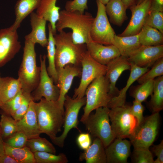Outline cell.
Wrapping results in <instances>:
<instances>
[{
    "label": "cell",
    "mask_w": 163,
    "mask_h": 163,
    "mask_svg": "<svg viewBox=\"0 0 163 163\" xmlns=\"http://www.w3.org/2000/svg\"><path fill=\"white\" fill-rule=\"evenodd\" d=\"M94 18L90 13L82 14L78 11H69L64 9L59 11L56 27L60 32L64 29H71L73 42L75 44H87L92 41L90 30Z\"/></svg>",
    "instance_id": "cell-1"
},
{
    "label": "cell",
    "mask_w": 163,
    "mask_h": 163,
    "mask_svg": "<svg viewBox=\"0 0 163 163\" xmlns=\"http://www.w3.org/2000/svg\"><path fill=\"white\" fill-rule=\"evenodd\" d=\"M34 108L41 133L53 139L62 130L64 110L57 101H48L44 98L38 103L35 102Z\"/></svg>",
    "instance_id": "cell-2"
},
{
    "label": "cell",
    "mask_w": 163,
    "mask_h": 163,
    "mask_svg": "<svg viewBox=\"0 0 163 163\" xmlns=\"http://www.w3.org/2000/svg\"><path fill=\"white\" fill-rule=\"evenodd\" d=\"M54 36L56 69L69 64L81 67L82 60L87 51L86 44L74 43L72 32H67L63 30Z\"/></svg>",
    "instance_id": "cell-3"
},
{
    "label": "cell",
    "mask_w": 163,
    "mask_h": 163,
    "mask_svg": "<svg viewBox=\"0 0 163 163\" xmlns=\"http://www.w3.org/2000/svg\"><path fill=\"white\" fill-rule=\"evenodd\" d=\"M35 44L25 40L22 61L18 71V78L23 92L31 93L39 83L40 67L37 66Z\"/></svg>",
    "instance_id": "cell-4"
},
{
    "label": "cell",
    "mask_w": 163,
    "mask_h": 163,
    "mask_svg": "<svg viewBox=\"0 0 163 163\" xmlns=\"http://www.w3.org/2000/svg\"><path fill=\"white\" fill-rule=\"evenodd\" d=\"M109 82L105 75L94 80L87 88L85 95L86 102L80 121L83 123L94 110L107 107L112 97L109 94Z\"/></svg>",
    "instance_id": "cell-5"
},
{
    "label": "cell",
    "mask_w": 163,
    "mask_h": 163,
    "mask_svg": "<svg viewBox=\"0 0 163 163\" xmlns=\"http://www.w3.org/2000/svg\"><path fill=\"white\" fill-rule=\"evenodd\" d=\"M109 110L107 107L98 108L82 123L91 136L99 139L105 148L115 138L110 124Z\"/></svg>",
    "instance_id": "cell-6"
},
{
    "label": "cell",
    "mask_w": 163,
    "mask_h": 163,
    "mask_svg": "<svg viewBox=\"0 0 163 163\" xmlns=\"http://www.w3.org/2000/svg\"><path fill=\"white\" fill-rule=\"evenodd\" d=\"M109 115L115 138L129 139L137 126V120L131 112L130 106L125 104L110 108Z\"/></svg>",
    "instance_id": "cell-7"
},
{
    "label": "cell",
    "mask_w": 163,
    "mask_h": 163,
    "mask_svg": "<svg viewBox=\"0 0 163 163\" xmlns=\"http://www.w3.org/2000/svg\"><path fill=\"white\" fill-rule=\"evenodd\" d=\"M85 97L73 98L67 94L64 103V110L63 131L59 136L51 139L53 143L60 148L63 147L65 141L68 134L72 129H76L80 132L78 126V117L81 108L86 104Z\"/></svg>",
    "instance_id": "cell-8"
},
{
    "label": "cell",
    "mask_w": 163,
    "mask_h": 163,
    "mask_svg": "<svg viewBox=\"0 0 163 163\" xmlns=\"http://www.w3.org/2000/svg\"><path fill=\"white\" fill-rule=\"evenodd\" d=\"M159 124V112L153 113L144 117L129 139L133 148H149L157 136Z\"/></svg>",
    "instance_id": "cell-9"
},
{
    "label": "cell",
    "mask_w": 163,
    "mask_h": 163,
    "mask_svg": "<svg viewBox=\"0 0 163 163\" xmlns=\"http://www.w3.org/2000/svg\"><path fill=\"white\" fill-rule=\"evenodd\" d=\"M97 11L91 27L90 35L92 41L105 45H113L116 34L106 14L105 5L96 0Z\"/></svg>",
    "instance_id": "cell-10"
},
{
    "label": "cell",
    "mask_w": 163,
    "mask_h": 163,
    "mask_svg": "<svg viewBox=\"0 0 163 163\" xmlns=\"http://www.w3.org/2000/svg\"><path fill=\"white\" fill-rule=\"evenodd\" d=\"M81 65L80 82L78 87L74 90L73 98L84 97L89 85L96 78L105 75L107 69V66L101 64L94 60L87 51L82 59Z\"/></svg>",
    "instance_id": "cell-11"
},
{
    "label": "cell",
    "mask_w": 163,
    "mask_h": 163,
    "mask_svg": "<svg viewBox=\"0 0 163 163\" xmlns=\"http://www.w3.org/2000/svg\"><path fill=\"white\" fill-rule=\"evenodd\" d=\"M46 55H40V78L37 86L31 93L32 100L39 101L42 98L48 101H57L59 95V89L49 75L46 66Z\"/></svg>",
    "instance_id": "cell-12"
},
{
    "label": "cell",
    "mask_w": 163,
    "mask_h": 163,
    "mask_svg": "<svg viewBox=\"0 0 163 163\" xmlns=\"http://www.w3.org/2000/svg\"><path fill=\"white\" fill-rule=\"evenodd\" d=\"M17 30L11 27L0 30V67L12 59L21 47Z\"/></svg>",
    "instance_id": "cell-13"
},
{
    "label": "cell",
    "mask_w": 163,
    "mask_h": 163,
    "mask_svg": "<svg viewBox=\"0 0 163 163\" xmlns=\"http://www.w3.org/2000/svg\"><path fill=\"white\" fill-rule=\"evenodd\" d=\"M163 57V45H141L127 58L128 61L140 67H151Z\"/></svg>",
    "instance_id": "cell-14"
},
{
    "label": "cell",
    "mask_w": 163,
    "mask_h": 163,
    "mask_svg": "<svg viewBox=\"0 0 163 163\" xmlns=\"http://www.w3.org/2000/svg\"><path fill=\"white\" fill-rule=\"evenodd\" d=\"M152 0H144L139 4L129 8L131 17L127 26L121 34L118 35L126 36L139 34L144 26L146 15L150 10Z\"/></svg>",
    "instance_id": "cell-15"
},
{
    "label": "cell",
    "mask_w": 163,
    "mask_h": 163,
    "mask_svg": "<svg viewBox=\"0 0 163 163\" xmlns=\"http://www.w3.org/2000/svg\"><path fill=\"white\" fill-rule=\"evenodd\" d=\"M58 79L56 85L59 89V95L57 101L61 109L64 110V103L66 95L70 88L75 77H80L81 67L69 64L56 69Z\"/></svg>",
    "instance_id": "cell-16"
},
{
    "label": "cell",
    "mask_w": 163,
    "mask_h": 163,
    "mask_svg": "<svg viewBox=\"0 0 163 163\" xmlns=\"http://www.w3.org/2000/svg\"><path fill=\"white\" fill-rule=\"evenodd\" d=\"M107 66V69L105 76L109 82V94L112 98L117 96L120 91L116 86L118 79L124 71L130 70L131 64L127 58L120 56Z\"/></svg>",
    "instance_id": "cell-17"
},
{
    "label": "cell",
    "mask_w": 163,
    "mask_h": 163,
    "mask_svg": "<svg viewBox=\"0 0 163 163\" xmlns=\"http://www.w3.org/2000/svg\"><path fill=\"white\" fill-rule=\"evenodd\" d=\"M130 140L115 138L105 148L107 163H126L131 155Z\"/></svg>",
    "instance_id": "cell-18"
},
{
    "label": "cell",
    "mask_w": 163,
    "mask_h": 163,
    "mask_svg": "<svg viewBox=\"0 0 163 163\" xmlns=\"http://www.w3.org/2000/svg\"><path fill=\"white\" fill-rule=\"evenodd\" d=\"M87 51L91 56L99 63L107 66L121 56L114 45H105L91 41L86 44Z\"/></svg>",
    "instance_id": "cell-19"
},
{
    "label": "cell",
    "mask_w": 163,
    "mask_h": 163,
    "mask_svg": "<svg viewBox=\"0 0 163 163\" xmlns=\"http://www.w3.org/2000/svg\"><path fill=\"white\" fill-rule=\"evenodd\" d=\"M35 102L32 100L29 109L21 119L16 121L18 131L24 134L28 139L37 138L41 134L35 110Z\"/></svg>",
    "instance_id": "cell-20"
},
{
    "label": "cell",
    "mask_w": 163,
    "mask_h": 163,
    "mask_svg": "<svg viewBox=\"0 0 163 163\" xmlns=\"http://www.w3.org/2000/svg\"><path fill=\"white\" fill-rule=\"evenodd\" d=\"M30 18L32 30L25 36V40H30L35 44L38 43L43 47H46L48 42L46 34L47 21L34 12L30 14Z\"/></svg>",
    "instance_id": "cell-21"
},
{
    "label": "cell",
    "mask_w": 163,
    "mask_h": 163,
    "mask_svg": "<svg viewBox=\"0 0 163 163\" xmlns=\"http://www.w3.org/2000/svg\"><path fill=\"white\" fill-rule=\"evenodd\" d=\"M130 63V72L126 85L119 91L117 96L112 98L107 106V107L109 108L125 105L126 93L128 89L135 81L149 70V68L147 67H140Z\"/></svg>",
    "instance_id": "cell-22"
},
{
    "label": "cell",
    "mask_w": 163,
    "mask_h": 163,
    "mask_svg": "<svg viewBox=\"0 0 163 163\" xmlns=\"http://www.w3.org/2000/svg\"><path fill=\"white\" fill-rule=\"evenodd\" d=\"M79 160L86 163H107L105 147L102 141L95 138L88 148L80 153Z\"/></svg>",
    "instance_id": "cell-23"
},
{
    "label": "cell",
    "mask_w": 163,
    "mask_h": 163,
    "mask_svg": "<svg viewBox=\"0 0 163 163\" xmlns=\"http://www.w3.org/2000/svg\"><path fill=\"white\" fill-rule=\"evenodd\" d=\"M57 0H41L36 9V13L50 24L53 35L56 33V24L58 21L60 8L56 5Z\"/></svg>",
    "instance_id": "cell-24"
},
{
    "label": "cell",
    "mask_w": 163,
    "mask_h": 163,
    "mask_svg": "<svg viewBox=\"0 0 163 163\" xmlns=\"http://www.w3.org/2000/svg\"><path fill=\"white\" fill-rule=\"evenodd\" d=\"M41 0H18L14 6L15 20L11 26L17 30L24 19L39 7Z\"/></svg>",
    "instance_id": "cell-25"
},
{
    "label": "cell",
    "mask_w": 163,
    "mask_h": 163,
    "mask_svg": "<svg viewBox=\"0 0 163 163\" xmlns=\"http://www.w3.org/2000/svg\"><path fill=\"white\" fill-rule=\"evenodd\" d=\"M22 91L21 84L17 78L10 77L0 78V102L2 105L15 97Z\"/></svg>",
    "instance_id": "cell-26"
},
{
    "label": "cell",
    "mask_w": 163,
    "mask_h": 163,
    "mask_svg": "<svg viewBox=\"0 0 163 163\" xmlns=\"http://www.w3.org/2000/svg\"><path fill=\"white\" fill-rule=\"evenodd\" d=\"M106 14L113 24L121 26L128 19L127 9L122 0H110L105 5Z\"/></svg>",
    "instance_id": "cell-27"
},
{
    "label": "cell",
    "mask_w": 163,
    "mask_h": 163,
    "mask_svg": "<svg viewBox=\"0 0 163 163\" xmlns=\"http://www.w3.org/2000/svg\"><path fill=\"white\" fill-rule=\"evenodd\" d=\"M113 45L118 48L121 56L126 58L142 45L139 41V33L126 36H120L115 34Z\"/></svg>",
    "instance_id": "cell-28"
},
{
    "label": "cell",
    "mask_w": 163,
    "mask_h": 163,
    "mask_svg": "<svg viewBox=\"0 0 163 163\" xmlns=\"http://www.w3.org/2000/svg\"><path fill=\"white\" fill-rule=\"evenodd\" d=\"M48 43L46 46L47 55H46L48 62V66L47 68L48 73L53 79L55 84L56 85L57 79V73L56 67L55 57L56 46L54 35L51 26L48 24Z\"/></svg>",
    "instance_id": "cell-29"
},
{
    "label": "cell",
    "mask_w": 163,
    "mask_h": 163,
    "mask_svg": "<svg viewBox=\"0 0 163 163\" xmlns=\"http://www.w3.org/2000/svg\"><path fill=\"white\" fill-rule=\"evenodd\" d=\"M139 39L142 45L157 46L163 45V34L158 30L144 25L139 33Z\"/></svg>",
    "instance_id": "cell-30"
},
{
    "label": "cell",
    "mask_w": 163,
    "mask_h": 163,
    "mask_svg": "<svg viewBox=\"0 0 163 163\" xmlns=\"http://www.w3.org/2000/svg\"><path fill=\"white\" fill-rule=\"evenodd\" d=\"M4 149L5 154L14 158L18 163H36L34 153L26 146L14 148L5 142Z\"/></svg>",
    "instance_id": "cell-31"
},
{
    "label": "cell",
    "mask_w": 163,
    "mask_h": 163,
    "mask_svg": "<svg viewBox=\"0 0 163 163\" xmlns=\"http://www.w3.org/2000/svg\"><path fill=\"white\" fill-rule=\"evenodd\" d=\"M149 105L152 113L159 112L163 109V76L154 79V85Z\"/></svg>",
    "instance_id": "cell-32"
},
{
    "label": "cell",
    "mask_w": 163,
    "mask_h": 163,
    "mask_svg": "<svg viewBox=\"0 0 163 163\" xmlns=\"http://www.w3.org/2000/svg\"><path fill=\"white\" fill-rule=\"evenodd\" d=\"M26 146L33 153L37 152H47L56 154V149L52 143L44 138L40 136L28 139Z\"/></svg>",
    "instance_id": "cell-33"
},
{
    "label": "cell",
    "mask_w": 163,
    "mask_h": 163,
    "mask_svg": "<svg viewBox=\"0 0 163 163\" xmlns=\"http://www.w3.org/2000/svg\"><path fill=\"white\" fill-rule=\"evenodd\" d=\"M0 126L3 140H6L18 132L16 121L12 117L3 113L1 116Z\"/></svg>",
    "instance_id": "cell-34"
},
{
    "label": "cell",
    "mask_w": 163,
    "mask_h": 163,
    "mask_svg": "<svg viewBox=\"0 0 163 163\" xmlns=\"http://www.w3.org/2000/svg\"><path fill=\"white\" fill-rule=\"evenodd\" d=\"M154 79L148 80L136 87L131 94L134 100L142 103L152 94Z\"/></svg>",
    "instance_id": "cell-35"
},
{
    "label": "cell",
    "mask_w": 163,
    "mask_h": 163,
    "mask_svg": "<svg viewBox=\"0 0 163 163\" xmlns=\"http://www.w3.org/2000/svg\"><path fill=\"white\" fill-rule=\"evenodd\" d=\"M36 163H67L68 158L64 153L58 155L51 153L42 152L34 153Z\"/></svg>",
    "instance_id": "cell-36"
},
{
    "label": "cell",
    "mask_w": 163,
    "mask_h": 163,
    "mask_svg": "<svg viewBox=\"0 0 163 163\" xmlns=\"http://www.w3.org/2000/svg\"><path fill=\"white\" fill-rule=\"evenodd\" d=\"M144 25L157 29L163 34V12L149 10L145 18Z\"/></svg>",
    "instance_id": "cell-37"
},
{
    "label": "cell",
    "mask_w": 163,
    "mask_h": 163,
    "mask_svg": "<svg viewBox=\"0 0 163 163\" xmlns=\"http://www.w3.org/2000/svg\"><path fill=\"white\" fill-rule=\"evenodd\" d=\"M149 148H134L131 161L134 163H154V160Z\"/></svg>",
    "instance_id": "cell-38"
},
{
    "label": "cell",
    "mask_w": 163,
    "mask_h": 163,
    "mask_svg": "<svg viewBox=\"0 0 163 163\" xmlns=\"http://www.w3.org/2000/svg\"><path fill=\"white\" fill-rule=\"evenodd\" d=\"M163 75V57L158 60L153 65L151 69L143 74L137 80L140 84L148 80L153 79Z\"/></svg>",
    "instance_id": "cell-39"
},
{
    "label": "cell",
    "mask_w": 163,
    "mask_h": 163,
    "mask_svg": "<svg viewBox=\"0 0 163 163\" xmlns=\"http://www.w3.org/2000/svg\"><path fill=\"white\" fill-rule=\"evenodd\" d=\"M22 96L21 91L14 98L3 104L0 108L2 113L12 117L21 105Z\"/></svg>",
    "instance_id": "cell-40"
},
{
    "label": "cell",
    "mask_w": 163,
    "mask_h": 163,
    "mask_svg": "<svg viewBox=\"0 0 163 163\" xmlns=\"http://www.w3.org/2000/svg\"><path fill=\"white\" fill-rule=\"evenodd\" d=\"M32 100L31 93L22 92L21 105L12 117L15 120L18 121L24 117L29 109L30 103Z\"/></svg>",
    "instance_id": "cell-41"
},
{
    "label": "cell",
    "mask_w": 163,
    "mask_h": 163,
    "mask_svg": "<svg viewBox=\"0 0 163 163\" xmlns=\"http://www.w3.org/2000/svg\"><path fill=\"white\" fill-rule=\"evenodd\" d=\"M27 139L24 134L18 131L4 141V142L11 147L20 148L26 146Z\"/></svg>",
    "instance_id": "cell-42"
},
{
    "label": "cell",
    "mask_w": 163,
    "mask_h": 163,
    "mask_svg": "<svg viewBox=\"0 0 163 163\" xmlns=\"http://www.w3.org/2000/svg\"><path fill=\"white\" fill-rule=\"evenodd\" d=\"M88 0H71L67 1L65 5V9L69 11H78L81 13H84L88 9Z\"/></svg>",
    "instance_id": "cell-43"
},
{
    "label": "cell",
    "mask_w": 163,
    "mask_h": 163,
    "mask_svg": "<svg viewBox=\"0 0 163 163\" xmlns=\"http://www.w3.org/2000/svg\"><path fill=\"white\" fill-rule=\"evenodd\" d=\"M144 110L145 108L142 103L135 100L133 101V105L130 106V110L137 120V126L144 119L145 117L143 116V113Z\"/></svg>",
    "instance_id": "cell-44"
},
{
    "label": "cell",
    "mask_w": 163,
    "mask_h": 163,
    "mask_svg": "<svg viewBox=\"0 0 163 163\" xmlns=\"http://www.w3.org/2000/svg\"><path fill=\"white\" fill-rule=\"evenodd\" d=\"M76 142L80 149L85 150L88 148L92 143L91 136L88 133L81 132L77 136Z\"/></svg>",
    "instance_id": "cell-45"
},
{
    "label": "cell",
    "mask_w": 163,
    "mask_h": 163,
    "mask_svg": "<svg viewBox=\"0 0 163 163\" xmlns=\"http://www.w3.org/2000/svg\"><path fill=\"white\" fill-rule=\"evenodd\" d=\"M153 152L157 157L154 163H163V140L157 145H154L152 148Z\"/></svg>",
    "instance_id": "cell-46"
},
{
    "label": "cell",
    "mask_w": 163,
    "mask_h": 163,
    "mask_svg": "<svg viewBox=\"0 0 163 163\" xmlns=\"http://www.w3.org/2000/svg\"><path fill=\"white\" fill-rule=\"evenodd\" d=\"M150 10L163 12V0H152Z\"/></svg>",
    "instance_id": "cell-47"
},
{
    "label": "cell",
    "mask_w": 163,
    "mask_h": 163,
    "mask_svg": "<svg viewBox=\"0 0 163 163\" xmlns=\"http://www.w3.org/2000/svg\"><path fill=\"white\" fill-rule=\"evenodd\" d=\"M0 163H18L14 158L5 154L0 156Z\"/></svg>",
    "instance_id": "cell-48"
},
{
    "label": "cell",
    "mask_w": 163,
    "mask_h": 163,
    "mask_svg": "<svg viewBox=\"0 0 163 163\" xmlns=\"http://www.w3.org/2000/svg\"><path fill=\"white\" fill-rule=\"evenodd\" d=\"M138 0H122L127 9L136 4Z\"/></svg>",
    "instance_id": "cell-49"
},
{
    "label": "cell",
    "mask_w": 163,
    "mask_h": 163,
    "mask_svg": "<svg viewBox=\"0 0 163 163\" xmlns=\"http://www.w3.org/2000/svg\"><path fill=\"white\" fill-rule=\"evenodd\" d=\"M4 143L5 142L2 138V135H0V156L5 154Z\"/></svg>",
    "instance_id": "cell-50"
},
{
    "label": "cell",
    "mask_w": 163,
    "mask_h": 163,
    "mask_svg": "<svg viewBox=\"0 0 163 163\" xmlns=\"http://www.w3.org/2000/svg\"><path fill=\"white\" fill-rule=\"evenodd\" d=\"M100 2L104 5H106L110 0H98Z\"/></svg>",
    "instance_id": "cell-51"
},
{
    "label": "cell",
    "mask_w": 163,
    "mask_h": 163,
    "mask_svg": "<svg viewBox=\"0 0 163 163\" xmlns=\"http://www.w3.org/2000/svg\"><path fill=\"white\" fill-rule=\"evenodd\" d=\"M144 0H138L136 3V4H139L142 2Z\"/></svg>",
    "instance_id": "cell-52"
},
{
    "label": "cell",
    "mask_w": 163,
    "mask_h": 163,
    "mask_svg": "<svg viewBox=\"0 0 163 163\" xmlns=\"http://www.w3.org/2000/svg\"><path fill=\"white\" fill-rule=\"evenodd\" d=\"M1 77V76L0 73V78ZM1 106H2V104H1V103L0 102V108L1 107Z\"/></svg>",
    "instance_id": "cell-53"
},
{
    "label": "cell",
    "mask_w": 163,
    "mask_h": 163,
    "mask_svg": "<svg viewBox=\"0 0 163 163\" xmlns=\"http://www.w3.org/2000/svg\"><path fill=\"white\" fill-rule=\"evenodd\" d=\"M0 135H1V128H0Z\"/></svg>",
    "instance_id": "cell-54"
}]
</instances>
